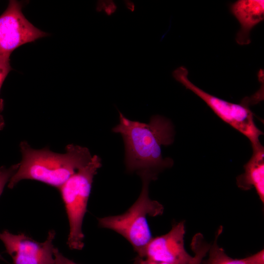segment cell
Masks as SVG:
<instances>
[{"label": "cell", "mask_w": 264, "mask_h": 264, "mask_svg": "<svg viewBox=\"0 0 264 264\" xmlns=\"http://www.w3.org/2000/svg\"><path fill=\"white\" fill-rule=\"evenodd\" d=\"M4 126V119L1 114H0V130H2Z\"/></svg>", "instance_id": "obj_19"}, {"label": "cell", "mask_w": 264, "mask_h": 264, "mask_svg": "<svg viewBox=\"0 0 264 264\" xmlns=\"http://www.w3.org/2000/svg\"><path fill=\"white\" fill-rule=\"evenodd\" d=\"M12 69L10 64V57L0 56V90L6 76ZM2 109L3 104L0 99V112Z\"/></svg>", "instance_id": "obj_14"}, {"label": "cell", "mask_w": 264, "mask_h": 264, "mask_svg": "<svg viewBox=\"0 0 264 264\" xmlns=\"http://www.w3.org/2000/svg\"><path fill=\"white\" fill-rule=\"evenodd\" d=\"M125 3H126V5L127 8L128 9L130 10L131 11H134V5L133 2H132L130 1L126 0L125 1Z\"/></svg>", "instance_id": "obj_18"}, {"label": "cell", "mask_w": 264, "mask_h": 264, "mask_svg": "<svg viewBox=\"0 0 264 264\" xmlns=\"http://www.w3.org/2000/svg\"><path fill=\"white\" fill-rule=\"evenodd\" d=\"M175 79L202 99L222 120L237 130L250 141L252 147L261 144L259 137L263 132L256 125L249 105L243 101L235 104L210 94L193 84L188 78V71L184 66L174 70Z\"/></svg>", "instance_id": "obj_5"}, {"label": "cell", "mask_w": 264, "mask_h": 264, "mask_svg": "<svg viewBox=\"0 0 264 264\" xmlns=\"http://www.w3.org/2000/svg\"><path fill=\"white\" fill-rule=\"evenodd\" d=\"M53 254L55 264H78L64 256L57 247H55Z\"/></svg>", "instance_id": "obj_16"}, {"label": "cell", "mask_w": 264, "mask_h": 264, "mask_svg": "<svg viewBox=\"0 0 264 264\" xmlns=\"http://www.w3.org/2000/svg\"><path fill=\"white\" fill-rule=\"evenodd\" d=\"M230 9L240 25L236 42L240 45L249 44L251 30L264 19V1L238 0L231 4Z\"/></svg>", "instance_id": "obj_9"}, {"label": "cell", "mask_w": 264, "mask_h": 264, "mask_svg": "<svg viewBox=\"0 0 264 264\" xmlns=\"http://www.w3.org/2000/svg\"><path fill=\"white\" fill-rule=\"evenodd\" d=\"M19 166V163L10 167H0V196L2 194L5 185L8 183L12 176L15 173ZM0 260L6 262V261L0 254ZM7 263V262H6Z\"/></svg>", "instance_id": "obj_13"}, {"label": "cell", "mask_w": 264, "mask_h": 264, "mask_svg": "<svg viewBox=\"0 0 264 264\" xmlns=\"http://www.w3.org/2000/svg\"><path fill=\"white\" fill-rule=\"evenodd\" d=\"M252 149V155L244 165V173L237 176L236 183L238 187L244 191L254 188L264 204V148L260 144Z\"/></svg>", "instance_id": "obj_10"}, {"label": "cell", "mask_w": 264, "mask_h": 264, "mask_svg": "<svg viewBox=\"0 0 264 264\" xmlns=\"http://www.w3.org/2000/svg\"><path fill=\"white\" fill-rule=\"evenodd\" d=\"M210 244L206 242L201 233L196 234L193 236L190 244L194 256L188 264H201L208 254Z\"/></svg>", "instance_id": "obj_12"}, {"label": "cell", "mask_w": 264, "mask_h": 264, "mask_svg": "<svg viewBox=\"0 0 264 264\" xmlns=\"http://www.w3.org/2000/svg\"><path fill=\"white\" fill-rule=\"evenodd\" d=\"M119 123L112 131L123 138L128 172L148 171L158 175L173 165L172 159L163 158L161 154V146L169 145L174 141V127L169 120L154 115L149 123H145L132 121L119 111Z\"/></svg>", "instance_id": "obj_1"}, {"label": "cell", "mask_w": 264, "mask_h": 264, "mask_svg": "<svg viewBox=\"0 0 264 264\" xmlns=\"http://www.w3.org/2000/svg\"><path fill=\"white\" fill-rule=\"evenodd\" d=\"M184 221L175 223L163 235L152 238L146 247L144 258L168 264H188L192 260L184 246Z\"/></svg>", "instance_id": "obj_8"}, {"label": "cell", "mask_w": 264, "mask_h": 264, "mask_svg": "<svg viewBox=\"0 0 264 264\" xmlns=\"http://www.w3.org/2000/svg\"><path fill=\"white\" fill-rule=\"evenodd\" d=\"M48 35L26 19L20 2L10 0L0 16V56L10 57L21 45Z\"/></svg>", "instance_id": "obj_6"}, {"label": "cell", "mask_w": 264, "mask_h": 264, "mask_svg": "<svg viewBox=\"0 0 264 264\" xmlns=\"http://www.w3.org/2000/svg\"><path fill=\"white\" fill-rule=\"evenodd\" d=\"M222 230V226L218 228L215 239L210 244L208 258L203 260L201 264H264V249L243 259H233L228 256L224 250L218 243L219 238Z\"/></svg>", "instance_id": "obj_11"}, {"label": "cell", "mask_w": 264, "mask_h": 264, "mask_svg": "<svg viewBox=\"0 0 264 264\" xmlns=\"http://www.w3.org/2000/svg\"><path fill=\"white\" fill-rule=\"evenodd\" d=\"M101 166V159L94 155L58 189L68 220L67 244L70 249L81 250L84 246L82 224L93 178Z\"/></svg>", "instance_id": "obj_4"}, {"label": "cell", "mask_w": 264, "mask_h": 264, "mask_svg": "<svg viewBox=\"0 0 264 264\" xmlns=\"http://www.w3.org/2000/svg\"><path fill=\"white\" fill-rule=\"evenodd\" d=\"M20 147L22 160L8 183L9 189L22 180L30 179L59 189L92 156L87 148L72 144L66 146L65 154L53 152L48 148L34 149L25 141Z\"/></svg>", "instance_id": "obj_2"}, {"label": "cell", "mask_w": 264, "mask_h": 264, "mask_svg": "<svg viewBox=\"0 0 264 264\" xmlns=\"http://www.w3.org/2000/svg\"><path fill=\"white\" fill-rule=\"evenodd\" d=\"M55 231L51 230L46 240L39 242L25 234H15L4 230L0 232V240L5 252L11 257L13 264H55Z\"/></svg>", "instance_id": "obj_7"}, {"label": "cell", "mask_w": 264, "mask_h": 264, "mask_svg": "<svg viewBox=\"0 0 264 264\" xmlns=\"http://www.w3.org/2000/svg\"><path fill=\"white\" fill-rule=\"evenodd\" d=\"M141 178L142 187L135 202L124 213L98 219V226L115 231L125 238L132 245L138 257L144 258L145 250L153 237L148 223V217L161 215L163 206L151 199L149 195L150 182L158 175L142 171L137 173Z\"/></svg>", "instance_id": "obj_3"}, {"label": "cell", "mask_w": 264, "mask_h": 264, "mask_svg": "<svg viewBox=\"0 0 264 264\" xmlns=\"http://www.w3.org/2000/svg\"><path fill=\"white\" fill-rule=\"evenodd\" d=\"M117 9L115 4L112 0H99L96 7L98 12L104 10L107 15L110 16Z\"/></svg>", "instance_id": "obj_15"}, {"label": "cell", "mask_w": 264, "mask_h": 264, "mask_svg": "<svg viewBox=\"0 0 264 264\" xmlns=\"http://www.w3.org/2000/svg\"><path fill=\"white\" fill-rule=\"evenodd\" d=\"M135 264H168L165 263L150 260L146 258L138 257L135 260Z\"/></svg>", "instance_id": "obj_17"}]
</instances>
